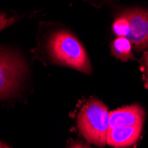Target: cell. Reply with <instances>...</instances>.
Here are the masks:
<instances>
[{"mask_svg": "<svg viewBox=\"0 0 148 148\" xmlns=\"http://www.w3.org/2000/svg\"><path fill=\"white\" fill-rule=\"evenodd\" d=\"M45 48L53 62L87 75L91 73V65L84 45L69 31L58 29L50 33L45 41Z\"/></svg>", "mask_w": 148, "mask_h": 148, "instance_id": "cell-1", "label": "cell"}, {"mask_svg": "<svg viewBox=\"0 0 148 148\" xmlns=\"http://www.w3.org/2000/svg\"><path fill=\"white\" fill-rule=\"evenodd\" d=\"M0 148H11V147H9L7 145H5L2 141H0Z\"/></svg>", "mask_w": 148, "mask_h": 148, "instance_id": "cell-11", "label": "cell"}, {"mask_svg": "<svg viewBox=\"0 0 148 148\" xmlns=\"http://www.w3.org/2000/svg\"><path fill=\"white\" fill-rule=\"evenodd\" d=\"M68 148H90L89 145L80 143V142H75V141H71L69 145Z\"/></svg>", "mask_w": 148, "mask_h": 148, "instance_id": "cell-10", "label": "cell"}, {"mask_svg": "<svg viewBox=\"0 0 148 148\" xmlns=\"http://www.w3.org/2000/svg\"><path fill=\"white\" fill-rule=\"evenodd\" d=\"M27 74V65L18 52L0 45V99L13 96Z\"/></svg>", "mask_w": 148, "mask_h": 148, "instance_id": "cell-3", "label": "cell"}, {"mask_svg": "<svg viewBox=\"0 0 148 148\" xmlns=\"http://www.w3.org/2000/svg\"><path fill=\"white\" fill-rule=\"evenodd\" d=\"M145 111L139 105H133L123 107L109 113V129L143 125Z\"/></svg>", "mask_w": 148, "mask_h": 148, "instance_id": "cell-5", "label": "cell"}, {"mask_svg": "<svg viewBox=\"0 0 148 148\" xmlns=\"http://www.w3.org/2000/svg\"><path fill=\"white\" fill-rule=\"evenodd\" d=\"M125 19L127 37L136 51L148 48V10L134 8L121 12Z\"/></svg>", "mask_w": 148, "mask_h": 148, "instance_id": "cell-4", "label": "cell"}, {"mask_svg": "<svg viewBox=\"0 0 148 148\" xmlns=\"http://www.w3.org/2000/svg\"><path fill=\"white\" fill-rule=\"evenodd\" d=\"M111 52L118 60L128 61L135 60L132 54V44L127 37H117L111 43Z\"/></svg>", "mask_w": 148, "mask_h": 148, "instance_id": "cell-7", "label": "cell"}, {"mask_svg": "<svg viewBox=\"0 0 148 148\" xmlns=\"http://www.w3.org/2000/svg\"><path fill=\"white\" fill-rule=\"evenodd\" d=\"M141 70L143 72V79L145 87L148 88V51H146L141 60Z\"/></svg>", "mask_w": 148, "mask_h": 148, "instance_id": "cell-9", "label": "cell"}, {"mask_svg": "<svg viewBox=\"0 0 148 148\" xmlns=\"http://www.w3.org/2000/svg\"><path fill=\"white\" fill-rule=\"evenodd\" d=\"M17 19L18 18L15 16H12L5 12H0V32L12 25L17 21Z\"/></svg>", "mask_w": 148, "mask_h": 148, "instance_id": "cell-8", "label": "cell"}, {"mask_svg": "<svg viewBox=\"0 0 148 148\" xmlns=\"http://www.w3.org/2000/svg\"><path fill=\"white\" fill-rule=\"evenodd\" d=\"M77 128L89 143L103 147L109 130L107 107L96 99H90L77 114Z\"/></svg>", "mask_w": 148, "mask_h": 148, "instance_id": "cell-2", "label": "cell"}, {"mask_svg": "<svg viewBox=\"0 0 148 148\" xmlns=\"http://www.w3.org/2000/svg\"><path fill=\"white\" fill-rule=\"evenodd\" d=\"M143 125L110 128L107 131L106 144L114 148H126L135 144L142 132Z\"/></svg>", "mask_w": 148, "mask_h": 148, "instance_id": "cell-6", "label": "cell"}]
</instances>
